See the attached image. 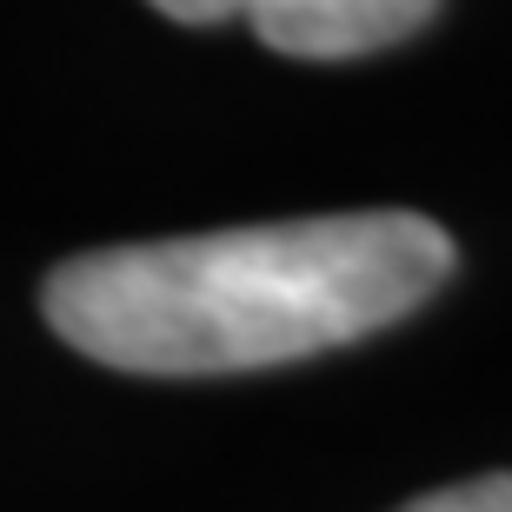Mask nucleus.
<instances>
[{"instance_id":"1","label":"nucleus","mask_w":512,"mask_h":512,"mask_svg":"<svg viewBox=\"0 0 512 512\" xmlns=\"http://www.w3.org/2000/svg\"><path fill=\"white\" fill-rule=\"evenodd\" d=\"M459 273L453 233L406 207L140 240L60 260L40 313L94 366L213 380L386 333Z\"/></svg>"},{"instance_id":"2","label":"nucleus","mask_w":512,"mask_h":512,"mask_svg":"<svg viewBox=\"0 0 512 512\" xmlns=\"http://www.w3.org/2000/svg\"><path fill=\"white\" fill-rule=\"evenodd\" d=\"M180 27L247 20L260 47L293 60H360L433 27L439 0H147Z\"/></svg>"},{"instance_id":"3","label":"nucleus","mask_w":512,"mask_h":512,"mask_svg":"<svg viewBox=\"0 0 512 512\" xmlns=\"http://www.w3.org/2000/svg\"><path fill=\"white\" fill-rule=\"evenodd\" d=\"M399 512H512V473H473L459 486L419 493L413 506H399Z\"/></svg>"}]
</instances>
